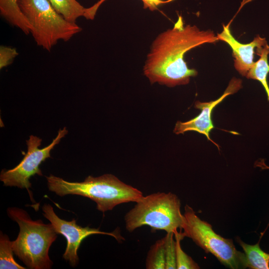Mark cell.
Segmentation results:
<instances>
[{
  "label": "cell",
  "mask_w": 269,
  "mask_h": 269,
  "mask_svg": "<svg viewBox=\"0 0 269 269\" xmlns=\"http://www.w3.org/2000/svg\"><path fill=\"white\" fill-rule=\"evenodd\" d=\"M217 36L210 30H201L195 25H184L181 15L173 26L159 34L152 42L143 68L151 84L168 87L188 84L198 72L188 67L185 54L206 43H215Z\"/></svg>",
  "instance_id": "obj_1"
},
{
  "label": "cell",
  "mask_w": 269,
  "mask_h": 269,
  "mask_svg": "<svg viewBox=\"0 0 269 269\" xmlns=\"http://www.w3.org/2000/svg\"><path fill=\"white\" fill-rule=\"evenodd\" d=\"M46 178L51 191L60 196L71 194L89 198L102 212L122 203L136 202L143 196L140 190L111 174L96 177L89 175L81 182H69L53 175Z\"/></svg>",
  "instance_id": "obj_2"
},
{
  "label": "cell",
  "mask_w": 269,
  "mask_h": 269,
  "mask_svg": "<svg viewBox=\"0 0 269 269\" xmlns=\"http://www.w3.org/2000/svg\"><path fill=\"white\" fill-rule=\"evenodd\" d=\"M7 213L20 229L16 239L12 241L14 254L28 268H51L53 263L48 252L57 234L53 225L41 220H32L25 210L16 207L9 208Z\"/></svg>",
  "instance_id": "obj_3"
},
{
  "label": "cell",
  "mask_w": 269,
  "mask_h": 269,
  "mask_svg": "<svg viewBox=\"0 0 269 269\" xmlns=\"http://www.w3.org/2000/svg\"><path fill=\"white\" fill-rule=\"evenodd\" d=\"M125 216L126 229L132 232L144 225L152 230H162L174 234L182 231L184 215L180 199L171 192H156L143 196Z\"/></svg>",
  "instance_id": "obj_4"
},
{
  "label": "cell",
  "mask_w": 269,
  "mask_h": 269,
  "mask_svg": "<svg viewBox=\"0 0 269 269\" xmlns=\"http://www.w3.org/2000/svg\"><path fill=\"white\" fill-rule=\"evenodd\" d=\"M17 3L37 45L48 51L58 41H67L82 30L58 13L48 0H17Z\"/></svg>",
  "instance_id": "obj_5"
},
{
  "label": "cell",
  "mask_w": 269,
  "mask_h": 269,
  "mask_svg": "<svg viewBox=\"0 0 269 269\" xmlns=\"http://www.w3.org/2000/svg\"><path fill=\"white\" fill-rule=\"evenodd\" d=\"M182 233L184 237L191 238L207 253L214 255L223 265L232 269L246 268L245 253L238 251L233 240L216 234L212 226L202 220L193 209L186 205Z\"/></svg>",
  "instance_id": "obj_6"
},
{
  "label": "cell",
  "mask_w": 269,
  "mask_h": 269,
  "mask_svg": "<svg viewBox=\"0 0 269 269\" xmlns=\"http://www.w3.org/2000/svg\"><path fill=\"white\" fill-rule=\"evenodd\" d=\"M67 133L66 127L59 130L57 136L52 142L42 149L38 147L42 139L31 135L26 140L27 152L21 162L12 169L1 171L0 179L3 182L4 185L26 188L30 194L29 189L31 187L29 181L30 177L36 174L42 175L39 168L40 164L46 158L50 157L51 150Z\"/></svg>",
  "instance_id": "obj_7"
},
{
  "label": "cell",
  "mask_w": 269,
  "mask_h": 269,
  "mask_svg": "<svg viewBox=\"0 0 269 269\" xmlns=\"http://www.w3.org/2000/svg\"><path fill=\"white\" fill-rule=\"evenodd\" d=\"M42 210L43 216L51 222L56 233L62 234L67 240V246L63 257L72 266H75L78 263V250L83 240L88 236L94 234H104L111 236L117 240L122 239L120 235L115 232L108 233L88 226L83 227L77 225L74 219L71 221L60 219L49 204H45L42 207Z\"/></svg>",
  "instance_id": "obj_8"
},
{
  "label": "cell",
  "mask_w": 269,
  "mask_h": 269,
  "mask_svg": "<svg viewBox=\"0 0 269 269\" xmlns=\"http://www.w3.org/2000/svg\"><path fill=\"white\" fill-rule=\"evenodd\" d=\"M241 87L242 81L239 79L233 78L223 94L218 99L209 102L196 101L194 106L195 108L201 110L200 114L188 121L177 122L174 129V133L179 134L188 131L197 132L205 135L208 140L216 144L209 136L210 132L214 127L211 120L213 110L226 97L237 92ZM216 145L218 147V145Z\"/></svg>",
  "instance_id": "obj_9"
},
{
  "label": "cell",
  "mask_w": 269,
  "mask_h": 269,
  "mask_svg": "<svg viewBox=\"0 0 269 269\" xmlns=\"http://www.w3.org/2000/svg\"><path fill=\"white\" fill-rule=\"evenodd\" d=\"M217 37L218 40L225 42L231 48L234 58V66L244 76H246L254 63L255 49L263 47L268 43L266 38L258 35L250 43L242 44L232 35L228 25H223L222 31L218 34Z\"/></svg>",
  "instance_id": "obj_10"
},
{
  "label": "cell",
  "mask_w": 269,
  "mask_h": 269,
  "mask_svg": "<svg viewBox=\"0 0 269 269\" xmlns=\"http://www.w3.org/2000/svg\"><path fill=\"white\" fill-rule=\"evenodd\" d=\"M0 13L12 26L18 28L25 34L30 33L31 25L21 12L17 0H0Z\"/></svg>",
  "instance_id": "obj_11"
},
{
  "label": "cell",
  "mask_w": 269,
  "mask_h": 269,
  "mask_svg": "<svg viewBox=\"0 0 269 269\" xmlns=\"http://www.w3.org/2000/svg\"><path fill=\"white\" fill-rule=\"evenodd\" d=\"M256 53L260 58L257 61L254 62L246 77L248 79L257 80L261 83L269 101V86L267 81L269 73V64L268 60L269 54L268 44L263 47L257 48Z\"/></svg>",
  "instance_id": "obj_12"
},
{
  "label": "cell",
  "mask_w": 269,
  "mask_h": 269,
  "mask_svg": "<svg viewBox=\"0 0 269 269\" xmlns=\"http://www.w3.org/2000/svg\"><path fill=\"white\" fill-rule=\"evenodd\" d=\"M237 241L244 251L247 268L251 269H269V254L261 249L259 243L254 245L247 244L238 237Z\"/></svg>",
  "instance_id": "obj_13"
},
{
  "label": "cell",
  "mask_w": 269,
  "mask_h": 269,
  "mask_svg": "<svg viewBox=\"0 0 269 269\" xmlns=\"http://www.w3.org/2000/svg\"><path fill=\"white\" fill-rule=\"evenodd\" d=\"M55 10L66 20L76 23L84 15L86 8L76 0H48Z\"/></svg>",
  "instance_id": "obj_14"
},
{
  "label": "cell",
  "mask_w": 269,
  "mask_h": 269,
  "mask_svg": "<svg viewBox=\"0 0 269 269\" xmlns=\"http://www.w3.org/2000/svg\"><path fill=\"white\" fill-rule=\"evenodd\" d=\"M12 242L8 236L0 232V269H24L14 259Z\"/></svg>",
  "instance_id": "obj_15"
},
{
  "label": "cell",
  "mask_w": 269,
  "mask_h": 269,
  "mask_svg": "<svg viewBox=\"0 0 269 269\" xmlns=\"http://www.w3.org/2000/svg\"><path fill=\"white\" fill-rule=\"evenodd\" d=\"M147 269H165V242L163 238L150 247L146 258Z\"/></svg>",
  "instance_id": "obj_16"
},
{
  "label": "cell",
  "mask_w": 269,
  "mask_h": 269,
  "mask_svg": "<svg viewBox=\"0 0 269 269\" xmlns=\"http://www.w3.org/2000/svg\"><path fill=\"white\" fill-rule=\"evenodd\" d=\"M176 242V263L178 269H198V264L182 249L180 241L184 238L181 232L174 234Z\"/></svg>",
  "instance_id": "obj_17"
},
{
  "label": "cell",
  "mask_w": 269,
  "mask_h": 269,
  "mask_svg": "<svg viewBox=\"0 0 269 269\" xmlns=\"http://www.w3.org/2000/svg\"><path fill=\"white\" fill-rule=\"evenodd\" d=\"M174 234L167 233L164 237L165 242V269H176V242L174 240Z\"/></svg>",
  "instance_id": "obj_18"
},
{
  "label": "cell",
  "mask_w": 269,
  "mask_h": 269,
  "mask_svg": "<svg viewBox=\"0 0 269 269\" xmlns=\"http://www.w3.org/2000/svg\"><path fill=\"white\" fill-rule=\"evenodd\" d=\"M18 55L15 48L1 45L0 46V69L7 66L12 63Z\"/></svg>",
  "instance_id": "obj_19"
},
{
  "label": "cell",
  "mask_w": 269,
  "mask_h": 269,
  "mask_svg": "<svg viewBox=\"0 0 269 269\" xmlns=\"http://www.w3.org/2000/svg\"><path fill=\"white\" fill-rule=\"evenodd\" d=\"M143 3V8H148L150 10L154 11L158 9V6L163 3H166L173 0H141Z\"/></svg>",
  "instance_id": "obj_20"
},
{
  "label": "cell",
  "mask_w": 269,
  "mask_h": 269,
  "mask_svg": "<svg viewBox=\"0 0 269 269\" xmlns=\"http://www.w3.org/2000/svg\"><path fill=\"white\" fill-rule=\"evenodd\" d=\"M107 0H99L93 6L86 8L84 16L88 19L93 20L94 19L96 12L100 5Z\"/></svg>",
  "instance_id": "obj_21"
},
{
  "label": "cell",
  "mask_w": 269,
  "mask_h": 269,
  "mask_svg": "<svg viewBox=\"0 0 269 269\" xmlns=\"http://www.w3.org/2000/svg\"><path fill=\"white\" fill-rule=\"evenodd\" d=\"M258 166L261 167L262 169H269V166H267L264 162H259Z\"/></svg>",
  "instance_id": "obj_22"
}]
</instances>
